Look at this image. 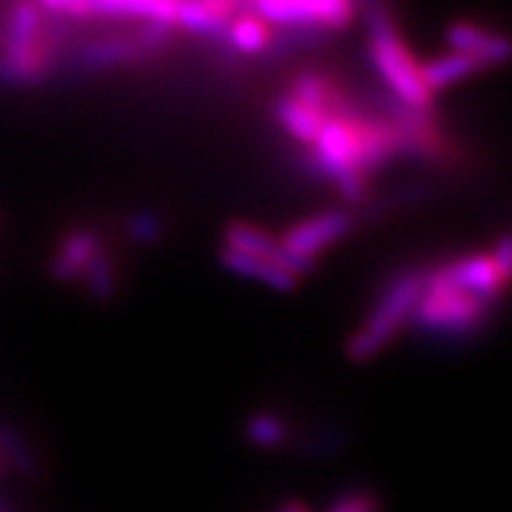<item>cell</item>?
Here are the masks:
<instances>
[{
	"label": "cell",
	"instance_id": "1",
	"mask_svg": "<svg viewBox=\"0 0 512 512\" xmlns=\"http://www.w3.org/2000/svg\"><path fill=\"white\" fill-rule=\"evenodd\" d=\"M427 275H430V268H411V271L396 275L389 285H384L361 328L351 332L344 344V354L349 361H373L387 344L399 337L403 325L411 323L415 304L427 285Z\"/></svg>",
	"mask_w": 512,
	"mask_h": 512
},
{
	"label": "cell",
	"instance_id": "2",
	"mask_svg": "<svg viewBox=\"0 0 512 512\" xmlns=\"http://www.w3.org/2000/svg\"><path fill=\"white\" fill-rule=\"evenodd\" d=\"M368 55L394 102L413 107V110H432L434 95L422 81V62L401 36L389 12L377 10L370 17Z\"/></svg>",
	"mask_w": 512,
	"mask_h": 512
},
{
	"label": "cell",
	"instance_id": "3",
	"mask_svg": "<svg viewBox=\"0 0 512 512\" xmlns=\"http://www.w3.org/2000/svg\"><path fill=\"white\" fill-rule=\"evenodd\" d=\"M53 55L43 10L36 0H17L10 10L0 48V76L31 86L50 74L55 62Z\"/></svg>",
	"mask_w": 512,
	"mask_h": 512
},
{
	"label": "cell",
	"instance_id": "4",
	"mask_svg": "<svg viewBox=\"0 0 512 512\" xmlns=\"http://www.w3.org/2000/svg\"><path fill=\"white\" fill-rule=\"evenodd\" d=\"M354 228V216L347 209H323L292 223L280 238V264L299 280L318 266L328 249L339 245Z\"/></svg>",
	"mask_w": 512,
	"mask_h": 512
},
{
	"label": "cell",
	"instance_id": "5",
	"mask_svg": "<svg viewBox=\"0 0 512 512\" xmlns=\"http://www.w3.org/2000/svg\"><path fill=\"white\" fill-rule=\"evenodd\" d=\"M491 309H494L491 302H484L475 294L460 292L451 285L437 283L427 275V285L420 294L418 304H415L408 325L437 332V335L465 337L472 335L489 318Z\"/></svg>",
	"mask_w": 512,
	"mask_h": 512
},
{
	"label": "cell",
	"instance_id": "6",
	"mask_svg": "<svg viewBox=\"0 0 512 512\" xmlns=\"http://www.w3.org/2000/svg\"><path fill=\"white\" fill-rule=\"evenodd\" d=\"M510 240L503 235L489 252L465 254L430 268V278L460 292L475 294L484 302L498 304L510 285Z\"/></svg>",
	"mask_w": 512,
	"mask_h": 512
},
{
	"label": "cell",
	"instance_id": "7",
	"mask_svg": "<svg viewBox=\"0 0 512 512\" xmlns=\"http://www.w3.org/2000/svg\"><path fill=\"white\" fill-rule=\"evenodd\" d=\"M245 8L264 17L271 27L328 34L349 29L358 17V0H245Z\"/></svg>",
	"mask_w": 512,
	"mask_h": 512
},
{
	"label": "cell",
	"instance_id": "8",
	"mask_svg": "<svg viewBox=\"0 0 512 512\" xmlns=\"http://www.w3.org/2000/svg\"><path fill=\"white\" fill-rule=\"evenodd\" d=\"M181 0H36L43 12L57 17L93 22V19H133L176 29Z\"/></svg>",
	"mask_w": 512,
	"mask_h": 512
},
{
	"label": "cell",
	"instance_id": "9",
	"mask_svg": "<svg viewBox=\"0 0 512 512\" xmlns=\"http://www.w3.org/2000/svg\"><path fill=\"white\" fill-rule=\"evenodd\" d=\"M387 117L392 119L396 133H399L403 155H413L441 166L458 164V147L451 143V138L441 128L434 107L432 110H413V107L396 102Z\"/></svg>",
	"mask_w": 512,
	"mask_h": 512
},
{
	"label": "cell",
	"instance_id": "10",
	"mask_svg": "<svg viewBox=\"0 0 512 512\" xmlns=\"http://www.w3.org/2000/svg\"><path fill=\"white\" fill-rule=\"evenodd\" d=\"M105 240L93 228H74L60 240L55 254L50 256V275L57 283H79L83 271L91 266L95 256L105 252Z\"/></svg>",
	"mask_w": 512,
	"mask_h": 512
},
{
	"label": "cell",
	"instance_id": "11",
	"mask_svg": "<svg viewBox=\"0 0 512 512\" xmlns=\"http://www.w3.org/2000/svg\"><path fill=\"white\" fill-rule=\"evenodd\" d=\"M245 8V0H181L176 29L202 38H223L228 22Z\"/></svg>",
	"mask_w": 512,
	"mask_h": 512
},
{
	"label": "cell",
	"instance_id": "12",
	"mask_svg": "<svg viewBox=\"0 0 512 512\" xmlns=\"http://www.w3.org/2000/svg\"><path fill=\"white\" fill-rule=\"evenodd\" d=\"M444 36L448 50L477 57V60L484 62L489 69L503 64L510 55V46L508 41H505V36L482 27V24L467 22V19H456L453 24H448Z\"/></svg>",
	"mask_w": 512,
	"mask_h": 512
},
{
	"label": "cell",
	"instance_id": "13",
	"mask_svg": "<svg viewBox=\"0 0 512 512\" xmlns=\"http://www.w3.org/2000/svg\"><path fill=\"white\" fill-rule=\"evenodd\" d=\"M285 93L302 102V105L323 112L325 117L344 112L351 105H356L347 93V88H344V83L323 72H304L294 76Z\"/></svg>",
	"mask_w": 512,
	"mask_h": 512
},
{
	"label": "cell",
	"instance_id": "14",
	"mask_svg": "<svg viewBox=\"0 0 512 512\" xmlns=\"http://www.w3.org/2000/svg\"><path fill=\"white\" fill-rule=\"evenodd\" d=\"M223 249L242 256H254V259H271L280 264V238L252 221H230L223 228Z\"/></svg>",
	"mask_w": 512,
	"mask_h": 512
},
{
	"label": "cell",
	"instance_id": "15",
	"mask_svg": "<svg viewBox=\"0 0 512 512\" xmlns=\"http://www.w3.org/2000/svg\"><path fill=\"white\" fill-rule=\"evenodd\" d=\"M420 69H422V81H425L427 91L437 95L439 91H446V88L470 79V76L486 72L489 67H486L484 62H479L477 57L456 53V50H448L444 55L422 62Z\"/></svg>",
	"mask_w": 512,
	"mask_h": 512
},
{
	"label": "cell",
	"instance_id": "16",
	"mask_svg": "<svg viewBox=\"0 0 512 512\" xmlns=\"http://www.w3.org/2000/svg\"><path fill=\"white\" fill-rule=\"evenodd\" d=\"M223 38H226L235 53L259 57L268 53V48L273 46L275 27H271V24H268L264 17L256 15V12L242 8L238 15L228 22Z\"/></svg>",
	"mask_w": 512,
	"mask_h": 512
},
{
	"label": "cell",
	"instance_id": "17",
	"mask_svg": "<svg viewBox=\"0 0 512 512\" xmlns=\"http://www.w3.org/2000/svg\"><path fill=\"white\" fill-rule=\"evenodd\" d=\"M221 264L228 268V271L242 275V278L254 280V283L268 285L273 290L280 292H292L302 280L297 275H292L287 268L275 264L271 259H254V256H242L235 252H228V249H221Z\"/></svg>",
	"mask_w": 512,
	"mask_h": 512
},
{
	"label": "cell",
	"instance_id": "18",
	"mask_svg": "<svg viewBox=\"0 0 512 512\" xmlns=\"http://www.w3.org/2000/svg\"><path fill=\"white\" fill-rule=\"evenodd\" d=\"M275 119L283 126L287 136L302 145H311L328 117H325L323 112L313 110V107L302 105V102L290 98V95L285 93L280 95L278 102H275Z\"/></svg>",
	"mask_w": 512,
	"mask_h": 512
},
{
	"label": "cell",
	"instance_id": "19",
	"mask_svg": "<svg viewBox=\"0 0 512 512\" xmlns=\"http://www.w3.org/2000/svg\"><path fill=\"white\" fill-rule=\"evenodd\" d=\"M79 283H83L86 292L98 302H110L119 287V266L117 261L107 254V249L100 256H95L91 266L81 275Z\"/></svg>",
	"mask_w": 512,
	"mask_h": 512
},
{
	"label": "cell",
	"instance_id": "20",
	"mask_svg": "<svg viewBox=\"0 0 512 512\" xmlns=\"http://www.w3.org/2000/svg\"><path fill=\"white\" fill-rule=\"evenodd\" d=\"M247 439L252 441L254 446L259 448H278L287 441V430L285 420L275 413H256L252 418H247L245 427Z\"/></svg>",
	"mask_w": 512,
	"mask_h": 512
},
{
	"label": "cell",
	"instance_id": "21",
	"mask_svg": "<svg viewBox=\"0 0 512 512\" xmlns=\"http://www.w3.org/2000/svg\"><path fill=\"white\" fill-rule=\"evenodd\" d=\"M328 512H382V501L375 491H349V494L337 496L330 503Z\"/></svg>",
	"mask_w": 512,
	"mask_h": 512
},
{
	"label": "cell",
	"instance_id": "22",
	"mask_svg": "<svg viewBox=\"0 0 512 512\" xmlns=\"http://www.w3.org/2000/svg\"><path fill=\"white\" fill-rule=\"evenodd\" d=\"M164 226L157 216L152 214H136L128 221V235H131L136 242H143V245H152L162 238Z\"/></svg>",
	"mask_w": 512,
	"mask_h": 512
}]
</instances>
